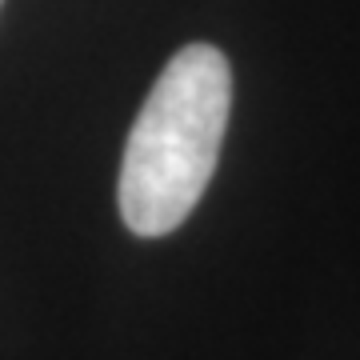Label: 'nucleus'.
Listing matches in <instances>:
<instances>
[{"mask_svg": "<svg viewBox=\"0 0 360 360\" xmlns=\"http://www.w3.org/2000/svg\"><path fill=\"white\" fill-rule=\"evenodd\" d=\"M232 112V68L212 44H184L160 68L120 160V220L136 236H168L200 205Z\"/></svg>", "mask_w": 360, "mask_h": 360, "instance_id": "f257e3e1", "label": "nucleus"}, {"mask_svg": "<svg viewBox=\"0 0 360 360\" xmlns=\"http://www.w3.org/2000/svg\"><path fill=\"white\" fill-rule=\"evenodd\" d=\"M0 4H4V0H0Z\"/></svg>", "mask_w": 360, "mask_h": 360, "instance_id": "f03ea898", "label": "nucleus"}]
</instances>
